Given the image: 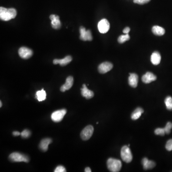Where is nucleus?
Masks as SVG:
<instances>
[{
    "label": "nucleus",
    "instance_id": "f257e3e1",
    "mask_svg": "<svg viewBox=\"0 0 172 172\" xmlns=\"http://www.w3.org/2000/svg\"><path fill=\"white\" fill-rule=\"evenodd\" d=\"M17 15V11L14 8H7L3 7L0 8V19L4 21H8L15 18Z\"/></svg>",
    "mask_w": 172,
    "mask_h": 172
},
{
    "label": "nucleus",
    "instance_id": "f03ea898",
    "mask_svg": "<svg viewBox=\"0 0 172 172\" xmlns=\"http://www.w3.org/2000/svg\"><path fill=\"white\" fill-rule=\"evenodd\" d=\"M107 164L109 171L112 172H119L122 166L121 161L114 158H109L108 160Z\"/></svg>",
    "mask_w": 172,
    "mask_h": 172
},
{
    "label": "nucleus",
    "instance_id": "7ed1b4c3",
    "mask_svg": "<svg viewBox=\"0 0 172 172\" xmlns=\"http://www.w3.org/2000/svg\"><path fill=\"white\" fill-rule=\"evenodd\" d=\"M9 158L11 161L13 162H23L28 163L29 162V158L27 155L17 152L11 154Z\"/></svg>",
    "mask_w": 172,
    "mask_h": 172
},
{
    "label": "nucleus",
    "instance_id": "20e7f679",
    "mask_svg": "<svg viewBox=\"0 0 172 172\" xmlns=\"http://www.w3.org/2000/svg\"><path fill=\"white\" fill-rule=\"evenodd\" d=\"M120 155L122 160L127 163L132 162L133 160V155L129 146H124L120 151Z\"/></svg>",
    "mask_w": 172,
    "mask_h": 172
},
{
    "label": "nucleus",
    "instance_id": "39448f33",
    "mask_svg": "<svg viewBox=\"0 0 172 172\" xmlns=\"http://www.w3.org/2000/svg\"><path fill=\"white\" fill-rule=\"evenodd\" d=\"M79 32H80L79 38L81 40L84 41H91L93 39L91 31L89 30H87L84 27H81L79 28Z\"/></svg>",
    "mask_w": 172,
    "mask_h": 172
},
{
    "label": "nucleus",
    "instance_id": "423d86ee",
    "mask_svg": "<svg viewBox=\"0 0 172 172\" xmlns=\"http://www.w3.org/2000/svg\"><path fill=\"white\" fill-rule=\"evenodd\" d=\"M94 132V128L92 125L86 126L82 130L80 134L81 139L84 141L89 140L92 136Z\"/></svg>",
    "mask_w": 172,
    "mask_h": 172
},
{
    "label": "nucleus",
    "instance_id": "0eeeda50",
    "mask_svg": "<svg viewBox=\"0 0 172 172\" xmlns=\"http://www.w3.org/2000/svg\"><path fill=\"white\" fill-rule=\"evenodd\" d=\"M66 113L67 110L66 109H62L54 111L51 114L52 120L56 123L61 122Z\"/></svg>",
    "mask_w": 172,
    "mask_h": 172
},
{
    "label": "nucleus",
    "instance_id": "6e6552de",
    "mask_svg": "<svg viewBox=\"0 0 172 172\" xmlns=\"http://www.w3.org/2000/svg\"><path fill=\"white\" fill-rule=\"evenodd\" d=\"M18 54L22 58L28 59L33 55L32 50L27 47H21L18 50Z\"/></svg>",
    "mask_w": 172,
    "mask_h": 172
},
{
    "label": "nucleus",
    "instance_id": "1a4fd4ad",
    "mask_svg": "<svg viewBox=\"0 0 172 172\" xmlns=\"http://www.w3.org/2000/svg\"><path fill=\"white\" fill-rule=\"evenodd\" d=\"M98 28L100 33H107L110 28V24L106 19H103L99 22Z\"/></svg>",
    "mask_w": 172,
    "mask_h": 172
},
{
    "label": "nucleus",
    "instance_id": "9d476101",
    "mask_svg": "<svg viewBox=\"0 0 172 172\" xmlns=\"http://www.w3.org/2000/svg\"><path fill=\"white\" fill-rule=\"evenodd\" d=\"M113 68V65L112 63L109 62H103L99 66V72L101 74H105L111 70Z\"/></svg>",
    "mask_w": 172,
    "mask_h": 172
},
{
    "label": "nucleus",
    "instance_id": "9b49d317",
    "mask_svg": "<svg viewBox=\"0 0 172 172\" xmlns=\"http://www.w3.org/2000/svg\"><path fill=\"white\" fill-rule=\"evenodd\" d=\"M50 19L51 20V26L55 29H59L61 27V22L60 21L59 17L55 14H52L50 16Z\"/></svg>",
    "mask_w": 172,
    "mask_h": 172
},
{
    "label": "nucleus",
    "instance_id": "f8f14e48",
    "mask_svg": "<svg viewBox=\"0 0 172 172\" xmlns=\"http://www.w3.org/2000/svg\"><path fill=\"white\" fill-rule=\"evenodd\" d=\"M74 83V79L72 76H69L66 79V82L60 88V90L64 92L66 90H69L72 88Z\"/></svg>",
    "mask_w": 172,
    "mask_h": 172
},
{
    "label": "nucleus",
    "instance_id": "ddd939ff",
    "mask_svg": "<svg viewBox=\"0 0 172 172\" xmlns=\"http://www.w3.org/2000/svg\"><path fill=\"white\" fill-rule=\"evenodd\" d=\"M156 76L153 73L150 72H147L142 77V80L144 83L146 84L151 83L153 81L156 80Z\"/></svg>",
    "mask_w": 172,
    "mask_h": 172
},
{
    "label": "nucleus",
    "instance_id": "4468645a",
    "mask_svg": "<svg viewBox=\"0 0 172 172\" xmlns=\"http://www.w3.org/2000/svg\"><path fill=\"white\" fill-rule=\"evenodd\" d=\"M72 60V58L71 56H68L61 59H55L53 60V64L55 65L59 64L61 66H65L70 63Z\"/></svg>",
    "mask_w": 172,
    "mask_h": 172
},
{
    "label": "nucleus",
    "instance_id": "2eb2a0df",
    "mask_svg": "<svg viewBox=\"0 0 172 172\" xmlns=\"http://www.w3.org/2000/svg\"><path fill=\"white\" fill-rule=\"evenodd\" d=\"M81 95L86 99H90L94 97V92L89 89L85 84L82 85V88L81 89Z\"/></svg>",
    "mask_w": 172,
    "mask_h": 172
},
{
    "label": "nucleus",
    "instance_id": "dca6fc26",
    "mask_svg": "<svg viewBox=\"0 0 172 172\" xmlns=\"http://www.w3.org/2000/svg\"><path fill=\"white\" fill-rule=\"evenodd\" d=\"M129 84L132 87L136 88L138 82V76L135 73H130L128 78Z\"/></svg>",
    "mask_w": 172,
    "mask_h": 172
},
{
    "label": "nucleus",
    "instance_id": "f3484780",
    "mask_svg": "<svg viewBox=\"0 0 172 172\" xmlns=\"http://www.w3.org/2000/svg\"><path fill=\"white\" fill-rule=\"evenodd\" d=\"M52 142V140L50 138H45L41 141L39 144L40 150L43 152H46L48 149L49 144Z\"/></svg>",
    "mask_w": 172,
    "mask_h": 172
},
{
    "label": "nucleus",
    "instance_id": "a211bd4d",
    "mask_svg": "<svg viewBox=\"0 0 172 172\" xmlns=\"http://www.w3.org/2000/svg\"><path fill=\"white\" fill-rule=\"evenodd\" d=\"M142 164H143L144 169L145 170L153 169L156 165L154 162L150 161V160H148L147 158H144L143 159Z\"/></svg>",
    "mask_w": 172,
    "mask_h": 172
},
{
    "label": "nucleus",
    "instance_id": "6ab92c4d",
    "mask_svg": "<svg viewBox=\"0 0 172 172\" xmlns=\"http://www.w3.org/2000/svg\"><path fill=\"white\" fill-rule=\"evenodd\" d=\"M161 57L159 52L157 51L154 52L151 57V61L154 65H158L161 61Z\"/></svg>",
    "mask_w": 172,
    "mask_h": 172
},
{
    "label": "nucleus",
    "instance_id": "aec40b11",
    "mask_svg": "<svg viewBox=\"0 0 172 172\" xmlns=\"http://www.w3.org/2000/svg\"><path fill=\"white\" fill-rule=\"evenodd\" d=\"M165 30L162 27L155 25L152 28V32L154 34L158 36H163L165 33Z\"/></svg>",
    "mask_w": 172,
    "mask_h": 172
},
{
    "label": "nucleus",
    "instance_id": "412c9836",
    "mask_svg": "<svg viewBox=\"0 0 172 172\" xmlns=\"http://www.w3.org/2000/svg\"><path fill=\"white\" fill-rule=\"evenodd\" d=\"M144 112V109L141 108H137L132 114L131 118L133 120H136L141 117Z\"/></svg>",
    "mask_w": 172,
    "mask_h": 172
},
{
    "label": "nucleus",
    "instance_id": "4be33fe9",
    "mask_svg": "<svg viewBox=\"0 0 172 172\" xmlns=\"http://www.w3.org/2000/svg\"><path fill=\"white\" fill-rule=\"evenodd\" d=\"M47 94L44 89L38 90L36 92V98L39 101H42L46 99Z\"/></svg>",
    "mask_w": 172,
    "mask_h": 172
},
{
    "label": "nucleus",
    "instance_id": "5701e85b",
    "mask_svg": "<svg viewBox=\"0 0 172 172\" xmlns=\"http://www.w3.org/2000/svg\"><path fill=\"white\" fill-rule=\"evenodd\" d=\"M130 37L129 34H125L124 35H121L118 38V41L119 44H123L127 41L129 40Z\"/></svg>",
    "mask_w": 172,
    "mask_h": 172
},
{
    "label": "nucleus",
    "instance_id": "b1692460",
    "mask_svg": "<svg viewBox=\"0 0 172 172\" xmlns=\"http://www.w3.org/2000/svg\"><path fill=\"white\" fill-rule=\"evenodd\" d=\"M164 103L167 109L172 110V98L171 97H167L164 100Z\"/></svg>",
    "mask_w": 172,
    "mask_h": 172
},
{
    "label": "nucleus",
    "instance_id": "393cba45",
    "mask_svg": "<svg viewBox=\"0 0 172 172\" xmlns=\"http://www.w3.org/2000/svg\"><path fill=\"white\" fill-rule=\"evenodd\" d=\"M172 128V124L171 122H168L166 124V126L164 128V130L165 131V134H168L171 132V129Z\"/></svg>",
    "mask_w": 172,
    "mask_h": 172
},
{
    "label": "nucleus",
    "instance_id": "a878e982",
    "mask_svg": "<svg viewBox=\"0 0 172 172\" xmlns=\"http://www.w3.org/2000/svg\"><path fill=\"white\" fill-rule=\"evenodd\" d=\"M31 132L30 131H29L28 130H23L21 134V135L22 137L23 138H28L31 135Z\"/></svg>",
    "mask_w": 172,
    "mask_h": 172
},
{
    "label": "nucleus",
    "instance_id": "bb28decb",
    "mask_svg": "<svg viewBox=\"0 0 172 172\" xmlns=\"http://www.w3.org/2000/svg\"><path fill=\"white\" fill-rule=\"evenodd\" d=\"M154 133L158 135L164 136L165 134L164 128H157L155 130Z\"/></svg>",
    "mask_w": 172,
    "mask_h": 172
},
{
    "label": "nucleus",
    "instance_id": "cd10ccee",
    "mask_svg": "<svg viewBox=\"0 0 172 172\" xmlns=\"http://www.w3.org/2000/svg\"><path fill=\"white\" fill-rule=\"evenodd\" d=\"M165 148L167 151H172V139H170L167 141L165 145Z\"/></svg>",
    "mask_w": 172,
    "mask_h": 172
},
{
    "label": "nucleus",
    "instance_id": "c85d7f7f",
    "mask_svg": "<svg viewBox=\"0 0 172 172\" xmlns=\"http://www.w3.org/2000/svg\"><path fill=\"white\" fill-rule=\"evenodd\" d=\"M151 0H134V3H136V4L143 5V4L148 3Z\"/></svg>",
    "mask_w": 172,
    "mask_h": 172
},
{
    "label": "nucleus",
    "instance_id": "c756f323",
    "mask_svg": "<svg viewBox=\"0 0 172 172\" xmlns=\"http://www.w3.org/2000/svg\"><path fill=\"white\" fill-rule=\"evenodd\" d=\"M55 172H66V169L65 167L62 165H59L57 166V168L55 169Z\"/></svg>",
    "mask_w": 172,
    "mask_h": 172
},
{
    "label": "nucleus",
    "instance_id": "7c9ffc66",
    "mask_svg": "<svg viewBox=\"0 0 172 172\" xmlns=\"http://www.w3.org/2000/svg\"><path fill=\"white\" fill-rule=\"evenodd\" d=\"M130 28L129 27H126V28H125L124 29V30H123V33L125 34H128L130 32Z\"/></svg>",
    "mask_w": 172,
    "mask_h": 172
},
{
    "label": "nucleus",
    "instance_id": "2f4dec72",
    "mask_svg": "<svg viewBox=\"0 0 172 172\" xmlns=\"http://www.w3.org/2000/svg\"><path fill=\"white\" fill-rule=\"evenodd\" d=\"M21 134L20 132H17V131H14V132H13V134L14 136H18L21 135Z\"/></svg>",
    "mask_w": 172,
    "mask_h": 172
},
{
    "label": "nucleus",
    "instance_id": "473e14b6",
    "mask_svg": "<svg viewBox=\"0 0 172 172\" xmlns=\"http://www.w3.org/2000/svg\"><path fill=\"white\" fill-rule=\"evenodd\" d=\"M85 172H91V169H90V168L89 167H86V168H85Z\"/></svg>",
    "mask_w": 172,
    "mask_h": 172
},
{
    "label": "nucleus",
    "instance_id": "72a5a7b5",
    "mask_svg": "<svg viewBox=\"0 0 172 172\" xmlns=\"http://www.w3.org/2000/svg\"><path fill=\"white\" fill-rule=\"evenodd\" d=\"M0 103H1V105H0V107L1 108L2 106V101H0Z\"/></svg>",
    "mask_w": 172,
    "mask_h": 172
}]
</instances>
